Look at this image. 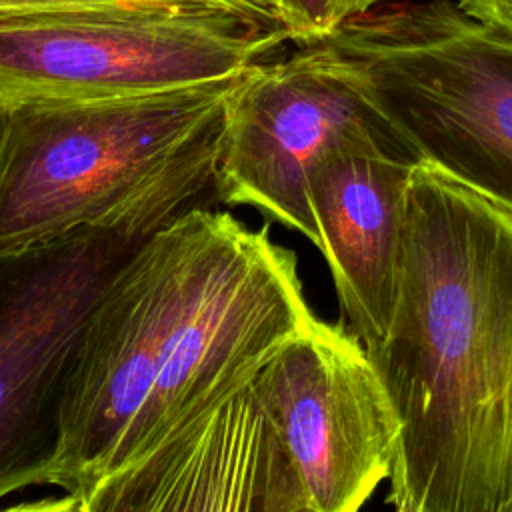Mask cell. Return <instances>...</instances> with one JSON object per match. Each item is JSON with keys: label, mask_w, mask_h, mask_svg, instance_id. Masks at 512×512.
Masks as SVG:
<instances>
[{"label": "cell", "mask_w": 512, "mask_h": 512, "mask_svg": "<svg viewBox=\"0 0 512 512\" xmlns=\"http://www.w3.org/2000/svg\"><path fill=\"white\" fill-rule=\"evenodd\" d=\"M290 42L314 44L382 0H274Z\"/></svg>", "instance_id": "cell-11"}, {"label": "cell", "mask_w": 512, "mask_h": 512, "mask_svg": "<svg viewBox=\"0 0 512 512\" xmlns=\"http://www.w3.org/2000/svg\"><path fill=\"white\" fill-rule=\"evenodd\" d=\"M254 368L140 456L68 502L74 512H300Z\"/></svg>", "instance_id": "cell-9"}, {"label": "cell", "mask_w": 512, "mask_h": 512, "mask_svg": "<svg viewBox=\"0 0 512 512\" xmlns=\"http://www.w3.org/2000/svg\"><path fill=\"white\" fill-rule=\"evenodd\" d=\"M236 78L96 100H0V254L96 224L222 126Z\"/></svg>", "instance_id": "cell-4"}, {"label": "cell", "mask_w": 512, "mask_h": 512, "mask_svg": "<svg viewBox=\"0 0 512 512\" xmlns=\"http://www.w3.org/2000/svg\"><path fill=\"white\" fill-rule=\"evenodd\" d=\"M238 10H242L246 16H252L256 20L280 26V16L274 0H230Z\"/></svg>", "instance_id": "cell-14"}, {"label": "cell", "mask_w": 512, "mask_h": 512, "mask_svg": "<svg viewBox=\"0 0 512 512\" xmlns=\"http://www.w3.org/2000/svg\"><path fill=\"white\" fill-rule=\"evenodd\" d=\"M324 42L408 156L512 212V34L432 0L372 8Z\"/></svg>", "instance_id": "cell-5"}, {"label": "cell", "mask_w": 512, "mask_h": 512, "mask_svg": "<svg viewBox=\"0 0 512 512\" xmlns=\"http://www.w3.org/2000/svg\"><path fill=\"white\" fill-rule=\"evenodd\" d=\"M290 42L230 8L0 20V100H96L242 76Z\"/></svg>", "instance_id": "cell-6"}, {"label": "cell", "mask_w": 512, "mask_h": 512, "mask_svg": "<svg viewBox=\"0 0 512 512\" xmlns=\"http://www.w3.org/2000/svg\"><path fill=\"white\" fill-rule=\"evenodd\" d=\"M220 132L108 218L0 254V502L44 486L90 316L136 250L214 190Z\"/></svg>", "instance_id": "cell-3"}, {"label": "cell", "mask_w": 512, "mask_h": 512, "mask_svg": "<svg viewBox=\"0 0 512 512\" xmlns=\"http://www.w3.org/2000/svg\"><path fill=\"white\" fill-rule=\"evenodd\" d=\"M254 386L300 512H356L390 478L400 420L364 342L312 316L256 368Z\"/></svg>", "instance_id": "cell-7"}, {"label": "cell", "mask_w": 512, "mask_h": 512, "mask_svg": "<svg viewBox=\"0 0 512 512\" xmlns=\"http://www.w3.org/2000/svg\"><path fill=\"white\" fill-rule=\"evenodd\" d=\"M414 162L388 130L370 128L330 148L310 174L316 248L342 314L368 352L382 342L396 304Z\"/></svg>", "instance_id": "cell-10"}, {"label": "cell", "mask_w": 512, "mask_h": 512, "mask_svg": "<svg viewBox=\"0 0 512 512\" xmlns=\"http://www.w3.org/2000/svg\"><path fill=\"white\" fill-rule=\"evenodd\" d=\"M190 8H230V10L242 12L230 0H0V20L46 16V14L190 10Z\"/></svg>", "instance_id": "cell-12"}, {"label": "cell", "mask_w": 512, "mask_h": 512, "mask_svg": "<svg viewBox=\"0 0 512 512\" xmlns=\"http://www.w3.org/2000/svg\"><path fill=\"white\" fill-rule=\"evenodd\" d=\"M470 16L512 34V0H458Z\"/></svg>", "instance_id": "cell-13"}, {"label": "cell", "mask_w": 512, "mask_h": 512, "mask_svg": "<svg viewBox=\"0 0 512 512\" xmlns=\"http://www.w3.org/2000/svg\"><path fill=\"white\" fill-rule=\"evenodd\" d=\"M388 124L348 60L328 42L302 44L244 72L226 98L214 196L252 206L314 246L310 174L344 138Z\"/></svg>", "instance_id": "cell-8"}, {"label": "cell", "mask_w": 512, "mask_h": 512, "mask_svg": "<svg viewBox=\"0 0 512 512\" xmlns=\"http://www.w3.org/2000/svg\"><path fill=\"white\" fill-rule=\"evenodd\" d=\"M400 420L388 504L512 512V212L416 160L404 262L370 352Z\"/></svg>", "instance_id": "cell-2"}, {"label": "cell", "mask_w": 512, "mask_h": 512, "mask_svg": "<svg viewBox=\"0 0 512 512\" xmlns=\"http://www.w3.org/2000/svg\"><path fill=\"white\" fill-rule=\"evenodd\" d=\"M312 316L298 258L268 226L206 202L162 224L86 326L46 474L64 494L52 506L140 456Z\"/></svg>", "instance_id": "cell-1"}]
</instances>
